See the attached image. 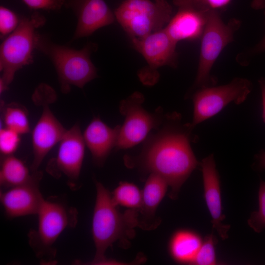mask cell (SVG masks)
<instances>
[{"instance_id": "1", "label": "cell", "mask_w": 265, "mask_h": 265, "mask_svg": "<svg viewBox=\"0 0 265 265\" xmlns=\"http://www.w3.org/2000/svg\"><path fill=\"white\" fill-rule=\"evenodd\" d=\"M190 123H184L179 113L165 114L160 127L152 131L143 141L140 153L125 156V164L146 174L162 177L170 186L169 197L176 199L180 188L191 173L201 166L191 146L196 140Z\"/></svg>"}, {"instance_id": "2", "label": "cell", "mask_w": 265, "mask_h": 265, "mask_svg": "<svg viewBox=\"0 0 265 265\" xmlns=\"http://www.w3.org/2000/svg\"><path fill=\"white\" fill-rule=\"evenodd\" d=\"M96 197L93 211L92 233L96 253L92 264L117 263L107 259L105 253L117 241L128 243L139 226L137 210L128 209L120 212L113 202L111 193L102 183L96 182Z\"/></svg>"}, {"instance_id": "3", "label": "cell", "mask_w": 265, "mask_h": 265, "mask_svg": "<svg viewBox=\"0 0 265 265\" xmlns=\"http://www.w3.org/2000/svg\"><path fill=\"white\" fill-rule=\"evenodd\" d=\"M35 49L52 62L64 93H68L72 85L82 88L97 77L96 68L90 59L91 53L97 49L94 43H88L80 50H76L57 44L37 33Z\"/></svg>"}, {"instance_id": "4", "label": "cell", "mask_w": 265, "mask_h": 265, "mask_svg": "<svg viewBox=\"0 0 265 265\" xmlns=\"http://www.w3.org/2000/svg\"><path fill=\"white\" fill-rule=\"evenodd\" d=\"M45 22L44 16L36 11L30 16L21 18L17 28L1 44L0 93L8 88L17 71L32 62V53L35 49L37 34L36 30Z\"/></svg>"}, {"instance_id": "5", "label": "cell", "mask_w": 265, "mask_h": 265, "mask_svg": "<svg viewBox=\"0 0 265 265\" xmlns=\"http://www.w3.org/2000/svg\"><path fill=\"white\" fill-rule=\"evenodd\" d=\"M240 22L233 18L224 23L217 10L212 9L209 16L201 37V44L198 67L192 86L186 93L190 97L197 89L213 86L215 79L211 75V69L218 56L230 43L240 26Z\"/></svg>"}, {"instance_id": "6", "label": "cell", "mask_w": 265, "mask_h": 265, "mask_svg": "<svg viewBox=\"0 0 265 265\" xmlns=\"http://www.w3.org/2000/svg\"><path fill=\"white\" fill-rule=\"evenodd\" d=\"M172 13L167 0H125L114 11L115 20L131 39L164 28Z\"/></svg>"}, {"instance_id": "7", "label": "cell", "mask_w": 265, "mask_h": 265, "mask_svg": "<svg viewBox=\"0 0 265 265\" xmlns=\"http://www.w3.org/2000/svg\"><path fill=\"white\" fill-rule=\"evenodd\" d=\"M144 96L134 92L120 102L119 111L124 117L121 126L115 148H131L143 142L153 130L159 128L164 121L165 114L159 107L154 112H150L142 106Z\"/></svg>"}, {"instance_id": "8", "label": "cell", "mask_w": 265, "mask_h": 265, "mask_svg": "<svg viewBox=\"0 0 265 265\" xmlns=\"http://www.w3.org/2000/svg\"><path fill=\"white\" fill-rule=\"evenodd\" d=\"M252 84L246 79L235 78L226 84L201 88L194 91L191 97L193 115L191 126L213 117L231 103L239 105L251 92Z\"/></svg>"}, {"instance_id": "9", "label": "cell", "mask_w": 265, "mask_h": 265, "mask_svg": "<svg viewBox=\"0 0 265 265\" xmlns=\"http://www.w3.org/2000/svg\"><path fill=\"white\" fill-rule=\"evenodd\" d=\"M134 49L140 53L146 65L139 70L138 78L144 85L152 86L159 80L158 70L164 66L175 68L178 65L177 42L164 28L152 33L140 39H132Z\"/></svg>"}, {"instance_id": "10", "label": "cell", "mask_w": 265, "mask_h": 265, "mask_svg": "<svg viewBox=\"0 0 265 265\" xmlns=\"http://www.w3.org/2000/svg\"><path fill=\"white\" fill-rule=\"evenodd\" d=\"M36 230L29 234V242L38 255L52 252L53 244L67 227L76 224L77 213L57 201L44 199L37 214Z\"/></svg>"}, {"instance_id": "11", "label": "cell", "mask_w": 265, "mask_h": 265, "mask_svg": "<svg viewBox=\"0 0 265 265\" xmlns=\"http://www.w3.org/2000/svg\"><path fill=\"white\" fill-rule=\"evenodd\" d=\"M178 11L164 29L176 42L201 38L212 8L206 0H173Z\"/></svg>"}, {"instance_id": "12", "label": "cell", "mask_w": 265, "mask_h": 265, "mask_svg": "<svg viewBox=\"0 0 265 265\" xmlns=\"http://www.w3.org/2000/svg\"><path fill=\"white\" fill-rule=\"evenodd\" d=\"M41 177L37 171L28 182L0 191V202L8 217L37 214L44 200L39 188Z\"/></svg>"}, {"instance_id": "13", "label": "cell", "mask_w": 265, "mask_h": 265, "mask_svg": "<svg viewBox=\"0 0 265 265\" xmlns=\"http://www.w3.org/2000/svg\"><path fill=\"white\" fill-rule=\"evenodd\" d=\"M77 19L72 40L89 36L103 27L113 24L115 17L105 0H65Z\"/></svg>"}, {"instance_id": "14", "label": "cell", "mask_w": 265, "mask_h": 265, "mask_svg": "<svg viewBox=\"0 0 265 265\" xmlns=\"http://www.w3.org/2000/svg\"><path fill=\"white\" fill-rule=\"evenodd\" d=\"M43 110L32 133L33 158L30 167L36 172L49 151L59 143L67 130L54 115L47 102H42Z\"/></svg>"}, {"instance_id": "15", "label": "cell", "mask_w": 265, "mask_h": 265, "mask_svg": "<svg viewBox=\"0 0 265 265\" xmlns=\"http://www.w3.org/2000/svg\"><path fill=\"white\" fill-rule=\"evenodd\" d=\"M85 146L78 123L67 130L59 142L55 164L57 169L70 181H77L80 176Z\"/></svg>"}, {"instance_id": "16", "label": "cell", "mask_w": 265, "mask_h": 265, "mask_svg": "<svg viewBox=\"0 0 265 265\" xmlns=\"http://www.w3.org/2000/svg\"><path fill=\"white\" fill-rule=\"evenodd\" d=\"M204 197L212 217V227L222 239L228 238L230 225L222 221L225 216L222 213L219 176L216 168L213 155L211 154L201 162Z\"/></svg>"}, {"instance_id": "17", "label": "cell", "mask_w": 265, "mask_h": 265, "mask_svg": "<svg viewBox=\"0 0 265 265\" xmlns=\"http://www.w3.org/2000/svg\"><path fill=\"white\" fill-rule=\"evenodd\" d=\"M121 126L111 128L100 118L94 117L82 133L86 146L95 163L103 165L113 148H115Z\"/></svg>"}, {"instance_id": "18", "label": "cell", "mask_w": 265, "mask_h": 265, "mask_svg": "<svg viewBox=\"0 0 265 265\" xmlns=\"http://www.w3.org/2000/svg\"><path fill=\"white\" fill-rule=\"evenodd\" d=\"M168 186L166 182L159 175L149 174L142 191V205L139 211L142 220L139 226L146 229L153 227L151 221L165 195Z\"/></svg>"}, {"instance_id": "19", "label": "cell", "mask_w": 265, "mask_h": 265, "mask_svg": "<svg viewBox=\"0 0 265 265\" xmlns=\"http://www.w3.org/2000/svg\"><path fill=\"white\" fill-rule=\"evenodd\" d=\"M202 243L201 238L196 233L186 230H179L170 240L169 251L175 261L191 264Z\"/></svg>"}, {"instance_id": "20", "label": "cell", "mask_w": 265, "mask_h": 265, "mask_svg": "<svg viewBox=\"0 0 265 265\" xmlns=\"http://www.w3.org/2000/svg\"><path fill=\"white\" fill-rule=\"evenodd\" d=\"M36 172L30 173L24 162L13 155L3 157L0 170V186L8 188L24 184L31 180Z\"/></svg>"}, {"instance_id": "21", "label": "cell", "mask_w": 265, "mask_h": 265, "mask_svg": "<svg viewBox=\"0 0 265 265\" xmlns=\"http://www.w3.org/2000/svg\"><path fill=\"white\" fill-rule=\"evenodd\" d=\"M111 197L116 206L139 211L141 207L142 192L132 183L120 182L111 193Z\"/></svg>"}, {"instance_id": "22", "label": "cell", "mask_w": 265, "mask_h": 265, "mask_svg": "<svg viewBox=\"0 0 265 265\" xmlns=\"http://www.w3.org/2000/svg\"><path fill=\"white\" fill-rule=\"evenodd\" d=\"M3 121L5 127L20 135L29 131V124L25 109L13 104L7 106L3 111Z\"/></svg>"}, {"instance_id": "23", "label": "cell", "mask_w": 265, "mask_h": 265, "mask_svg": "<svg viewBox=\"0 0 265 265\" xmlns=\"http://www.w3.org/2000/svg\"><path fill=\"white\" fill-rule=\"evenodd\" d=\"M217 239L212 234L205 237L191 264L213 265L217 264L215 247Z\"/></svg>"}, {"instance_id": "24", "label": "cell", "mask_w": 265, "mask_h": 265, "mask_svg": "<svg viewBox=\"0 0 265 265\" xmlns=\"http://www.w3.org/2000/svg\"><path fill=\"white\" fill-rule=\"evenodd\" d=\"M259 209L253 212L247 220L248 225L255 232L265 230V181H260L258 191Z\"/></svg>"}, {"instance_id": "25", "label": "cell", "mask_w": 265, "mask_h": 265, "mask_svg": "<svg viewBox=\"0 0 265 265\" xmlns=\"http://www.w3.org/2000/svg\"><path fill=\"white\" fill-rule=\"evenodd\" d=\"M20 134L6 127L0 130V152L3 157L12 155L17 149Z\"/></svg>"}, {"instance_id": "26", "label": "cell", "mask_w": 265, "mask_h": 265, "mask_svg": "<svg viewBox=\"0 0 265 265\" xmlns=\"http://www.w3.org/2000/svg\"><path fill=\"white\" fill-rule=\"evenodd\" d=\"M20 19L10 9L0 7V33L1 38L7 37L18 26Z\"/></svg>"}, {"instance_id": "27", "label": "cell", "mask_w": 265, "mask_h": 265, "mask_svg": "<svg viewBox=\"0 0 265 265\" xmlns=\"http://www.w3.org/2000/svg\"><path fill=\"white\" fill-rule=\"evenodd\" d=\"M30 8L45 10H58L65 5V0H22Z\"/></svg>"}, {"instance_id": "28", "label": "cell", "mask_w": 265, "mask_h": 265, "mask_svg": "<svg viewBox=\"0 0 265 265\" xmlns=\"http://www.w3.org/2000/svg\"><path fill=\"white\" fill-rule=\"evenodd\" d=\"M212 8L218 10L227 6L231 0H206Z\"/></svg>"}, {"instance_id": "29", "label": "cell", "mask_w": 265, "mask_h": 265, "mask_svg": "<svg viewBox=\"0 0 265 265\" xmlns=\"http://www.w3.org/2000/svg\"><path fill=\"white\" fill-rule=\"evenodd\" d=\"M262 98L263 112L262 117L264 122H265V80L262 79L259 81Z\"/></svg>"}, {"instance_id": "30", "label": "cell", "mask_w": 265, "mask_h": 265, "mask_svg": "<svg viewBox=\"0 0 265 265\" xmlns=\"http://www.w3.org/2000/svg\"><path fill=\"white\" fill-rule=\"evenodd\" d=\"M251 7L256 10L265 8V0H252Z\"/></svg>"}, {"instance_id": "31", "label": "cell", "mask_w": 265, "mask_h": 265, "mask_svg": "<svg viewBox=\"0 0 265 265\" xmlns=\"http://www.w3.org/2000/svg\"><path fill=\"white\" fill-rule=\"evenodd\" d=\"M258 167L262 170L265 169V151L261 152L257 157Z\"/></svg>"}, {"instance_id": "32", "label": "cell", "mask_w": 265, "mask_h": 265, "mask_svg": "<svg viewBox=\"0 0 265 265\" xmlns=\"http://www.w3.org/2000/svg\"><path fill=\"white\" fill-rule=\"evenodd\" d=\"M256 50L258 51H265V38L264 39L263 41L261 42L260 45L257 47Z\"/></svg>"}]
</instances>
